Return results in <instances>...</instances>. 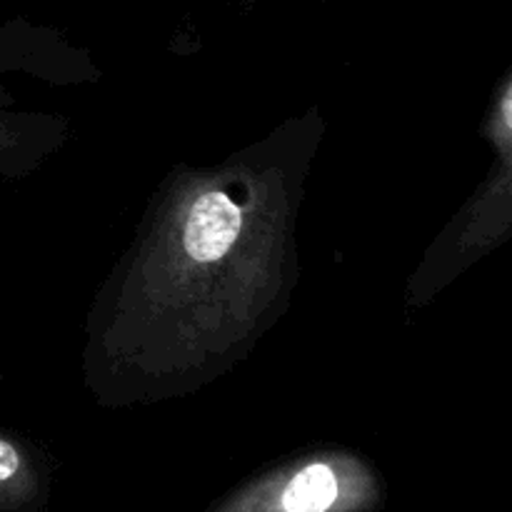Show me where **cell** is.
Segmentation results:
<instances>
[{"label": "cell", "mask_w": 512, "mask_h": 512, "mask_svg": "<svg viewBox=\"0 0 512 512\" xmlns=\"http://www.w3.org/2000/svg\"><path fill=\"white\" fill-rule=\"evenodd\" d=\"M30 500L25 460L10 440L0 438V512H15Z\"/></svg>", "instance_id": "obj_3"}, {"label": "cell", "mask_w": 512, "mask_h": 512, "mask_svg": "<svg viewBox=\"0 0 512 512\" xmlns=\"http://www.w3.org/2000/svg\"><path fill=\"white\" fill-rule=\"evenodd\" d=\"M363 495L330 463H308L278 488L250 495L220 512H355Z\"/></svg>", "instance_id": "obj_1"}, {"label": "cell", "mask_w": 512, "mask_h": 512, "mask_svg": "<svg viewBox=\"0 0 512 512\" xmlns=\"http://www.w3.org/2000/svg\"><path fill=\"white\" fill-rule=\"evenodd\" d=\"M243 225V210L225 193H203L185 220L183 243L195 263H215L235 245Z\"/></svg>", "instance_id": "obj_2"}]
</instances>
